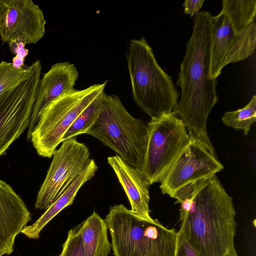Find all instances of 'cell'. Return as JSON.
<instances>
[{"label": "cell", "mask_w": 256, "mask_h": 256, "mask_svg": "<svg viewBox=\"0 0 256 256\" xmlns=\"http://www.w3.org/2000/svg\"><path fill=\"white\" fill-rule=\"evenodd\" d=\"M179 232L199 256H238L232 198L216 175L188 184L175 194Z\"/></svg>", "instance_id": "1"}, {"label": "cell", "mask_w": 256, "mask_h": 256, "mask_svg": "<svg viewBox=\"0 0 256 256\" xmlns=\"http://www.w3.org/2000/svg\"><path fill=\"white\" fill-rule=\"evenodd\" d=\"M211 14L199 11L180 64L177 85L180 98L173 113L184 122L190 136L216 154L206 130L208 114L216 104V80L210 78Z\"/></svg>", "instance_id": "2"}, {"label": "cell", "mask_w": 256, "mask_h": 256, "mask_svg": "<svg viewBox=\"0 0 256 256\" xmlns=\"http://www.w3.org/2000/svg\"><path fill=\"white\" fill-rule=\"evenodd\" d=\"M115 256H174L177 232L150 221L123 204L111 206L104 220Z\"/></svg>", "instance_id": "3"}, {"label": "cell", "mask_w": 256, "mask_h": 256, "mask_svg": "<svg viewBox=\"0 0 256 256\" xmlns=\"http://www.w3.org/2000/svg\"><path fill=\"white\" fill-rule=\"evenodd\" d=\"M126 58L136 104L150 118L172 113L180 94L144 38L130 41Z\"/></svg>", "instance_id": "4"}, {"label": "cell", "mask_w": 256, "mask_h": 256, "mask_svg": "<svg viewBox=\"0 0 256 256\" xmlns=\"http://www.w3.org/2000/svg\"><path fill=\"white\" fill-rule=\"evenodd\" d=\"M85 134L99 140L130 165L142 168L148 126L127 111L118 96L104 94L100 113Z\"/></svg>", "instance_id": "5"}, {"label": "cell", "mask_w": 256, "mask_h": 256, "mask_svg": "<svg viewBox=\"0 0 256 256\" xmlns=\"http://www.w3.org/2000/svg\"><path fill=\"white\" fill-rule=\"evenodd\" d=\"M107 81L72 90L48 104L41 112L30 139L38 154L50 158L64 134L80 114L101 93Z\"/></svg>", "instance_id": "6"}, {"label": "cell", "mask_w": 256, "mask_h": 256, "mask_svg": "<svg viewBox=\"0 0 256 256\" xmlns=\"http://www.w3.org/2000/svg\"><path fill=\"white\" fill-rule=\"evenodd\" d=\"M147 126L146 148L140 169L151 185L162 180L190 136L184 122L173 112L151 118Z\"/></svg>", "instance_id": "7"}, {"label": "cell", "mask_w": 256, "mask_h": 256, "mask_svg": "<svg viewBox=\"0 0 256 256\" xmlns=\"http://www.w3.org/2000/svg\"><path fill=\"white\" fill-rule=\"evenodd\" d=\"M52 156L36 196V209L48 208L76 179L90 159L88 148L76 136L63 140Z\"/></svg>", "instance_id": "8"}, {"label": "cell", "mask_w": 256, "mask_h": 256, "mask_svg": "<svg viewBox=\"0 0 256 256\" xmlns=\"http://www.w3.org/2000/svg\"><path fill=\"white\" fill-rule=\"evenodd\" d=\"M42 64L15 87L0 96V156L29 125L40 80Z\"/></svg>", "instance_id": "9"}, {"label": "cell", "mask_w": 256, "mask_h": 256, "mask_svg": "<svg viewBox=\"0 0 256 256\" xmlns=\"http://www.w3.org/2000/svg\"><path fill=\"white\" fill-rule=\"evenodd\" d=\"M223 168L216 154L190 136L188 144L160 182V188L163 194L174 198L183 186L215 175Z\"/></svg>", "instance_id": "10"}, {"label": "cell", "mask_w": 256, "mask_h": 256, "mask_svg": "<svg viewBox=\"0 0 256 256\" xmlns=\"http://www.w3.org/2000/svg\"><path fill=\"white\" fill-rule=\"evenodd\" d=\"M42 10L31 0H0V38L3 42L35 44L45 33Z\"/></svg>", "instance_id": "11"}, {"label": "cell", "mask_w": 256, "mask_h": 256, "mask_svg": "<svg viewBox=\"0 0 256 256\" xmlns=\"http://www.w3.org/2000/svg\"><path fill=\"white\" fill-rule=\"evenodd\" d=\"M31 220L22 198L0 179V256L10 254L16 238Z\"/></svg>", "instance_id": "12"}, {"label": "cell", "mask_w": 256, "mask_h": 256, "mask_svg": "<svg viewBox=\"0 0 256 256\" xmlns=\"http://www.w3.org/2000/svg\"><path fill=\"white\" fill-rule=\"evenodd\" d=\"M78 72L74 64L68 62L53 64L40 78L28 126V138L38 121L42 110L50 102L74 89Z\"/></svg>", "instance_id": "13"}, {"label": "cell", "mask_w": 256, "mask_h": 256, "mask_svg": "<svg viewBox=\"0 0 256 256\" xmlns=\"http://www.w3.org/2000/svg\"><path fill=\"white\" fill-rule=\"evenodd\" d=\"M131 206V211L147 220H154L149 208L150 184L140 168L134 167L116 154L108 158Z\"/></svg>", "instance_id": "14"}, {"label": "cell", "mask_w": 256, "mask_h": 256, "mask_svg": "<svg viewBox=\"0 0 256 256\" xmlns=\"http://www.w3.org/2000/svg\"><path fill=\"white\" fill-rule=\"evenodd\" d=\"M98 166L90 159L84 168L72 184L32 224L25 226L20 232L30 238L37 239L44 227L61 210L72 204L80 188L94 176Z\"/></svg>", "instance_id": "15"}, {"label": "cell", "mask_w": 256, "mask_h": 256, "mask_svg": "<svg viewBox=\"0 0 256 256\" xmlns=\"http://www.w3.org/2000/svg\"><path fill=\"white\" fill-rule=\"evenodd\" d=\"M236 35L226 16L220 12L210 18V78L216 80Z\"/></svg>", "instance_id": "16"}, {"label": "cell", "mask_w": 256, "mask_h": 256, "mask_svg": "<svg viewBox=\"0 0 256 256\" xmlns=\"http://www.w3.org/2000/svg\"><path fill=\"white\" fill-rule=\"evenodd\" d=\"M84 256H108L111 245L104 220L96 212L78 224Z\"/></svg>", "instance_id": "17"}, {"label": "cell", "mask_w": 256, "mask_h": 256, "mask_svg": "<svg viewBox=\"0 0 256 256\" xmlns=\"http://www.w3.org/2000/svg\"><path fill=\"white\" fill-rule=\"evenodd\" d=\"M228 18L235 35L254 22L256 0H223L220 12Z\"/></svg>", "instance_id": "18"}, {"label": "cell", "mask_w": 256, "mask_h": 256, "mask_svg": "<svg viewBox=\"0 0 256 256\" xmlns=\"http://www.w3.org/2000/svg\"><path fill=\"white\" fill-rule=\"evenodd\" d=\"M256 45V26L254 22L247 26L234 40L224 60L223 67L248 58L252 54Z\"/></svg>", "instance_id": "19"}, {"label": "cell", "mask_w": 256, "mask_h": 256, "mask_svg": "<svg viewBox=\"0 0 256 256\" xmlns=\"http://www.w3.org/2000/svg\"><path fill=\"white\" fill-rule=\"evenodd\" d=\"M256 120V96L244 108L226 112L222 121L226 126L242 130L245 135L249 132L252 125Z\"/></svg>", "instance_id": "20"}, {"label": "cell", "mask_w": 256, "mask_h": 256, "mask_svg": "<svg viewBox=\"0 0 256 256\" xmlns=\"http://www.w3.org/2000/svg\"><path fill=\"white\" fill-rule=\"evenodd\" d=\"M38 60L30 66L16 68L12 62H0V96L27 78L34 70Z\"/></svg>", "instance_id": "21"}, {"label": "cell", "mask_w": 256, "mask_h": 256, "mask_svg": "<svg viewBox=\"0 0 256 256\" xmlns=\"http://www.w3.org/2000/svg\"><path fill=\"white\" fill-rule=\"evenodd\" d=\"M104 93V92L100 94L80 114L64 134L62 141L79 134H85L100 113Z\"/></svg>", "instance_id": "22"}, {"label": "cell", "mask_w": 256, "mask_h": 256, "mask_svg": "<svg viewBox=\"0 0 256 256\" xmlns=\"http://www.w3.org/2000/svg\"><path fill=\"white\" fill-rule=\"evenodd\" d=\"M58 256H84L82 235L78 226L68 232L67 238Z\"/></svg>", "instance_id": "23"}, {"label": "cell", "mask_w": 256, "mask_h": 256, "mask_svg": "<svg viewBox=\"0 0 256 256\" xmlns=\"http://www.w3.org/2000/svg\"><path fill=\"white\" fill-rule=\"evenodd\" d=\"M174 256H199L179 231L177 232Z\"/></svg>", "instance_id": "24"}, {"label": "cell", "mask_w": 256, "mask_h": 256, "mask_svg": "<svg viewBox=\"0 0 256 256\" xmlns=\"http://www.w3.org/2000/svg\"><path fill=\"white\" fill-rule=\"evenodd\" d=\"M204 0H186L184 4V12L193 17L202 8Z\"/></svg>", "instance_id": "25"}]
</instances>
